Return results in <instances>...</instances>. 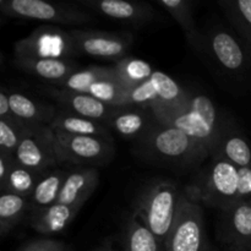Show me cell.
<instances>
[{
  "mask_svg": "<svg viewBox=\"0 0 251 251\" xmlns=\"http://www.w3.org/2000/svg\"><path fill=\"white\" fill-rule=\"evenodd\" d=\"M153 113L159 124L184 131L207 150L211 157L215 154L227 127L215 103L205 95L190 93L181 104Z\"/></svg>",
  "mask_w": 251,
  "mask_h": 251,
  "instance_id": "6da1fadb",
  "label": "cell"
},
{
  "mask_svg": "<svg viewBox=\"0 0 251 251\" xmlns=\"http://www.w3.org/2000/svg\"><path fill=\"white\" fill-rule=\"evenodd\" d=\"M188 191L200 203L226 210L251 199V168H238L221 157H212L200 181Z\"/></svg>",
  "mask_w": 251,
  "mask_h": 251,
  "instance_id": "7a4b0ae2",
  "label": "cell"
},
{
  "mask_svg": "<svg viewBox=\"0 0 251 251\" xmlns=\"http://www.w3.org/2000/svg\"><path fill=\"white\" fill-rule=\"evenodd\" d=\"M137 147L146 158L176 167L199 164L210 156L207 150L184 131L159 123L139 140Z\"/></svg>",
  "mask_w": 251,
  "mask_h": 251,
  "instance_id": "3957f363",
  "label": "cell"
},
{
  "mask_svg": "<svg viewBox=\"0 0 251 251\" xmlns=\"http://www.w3.org/2000/svg\"><path fill=\"white\" fill-rule=\"evenodd\" d=\"M183 193L176 184L156 180L140 193L132 212L153 233L159 244L166 245L178 216Z\"/></svg>",
  "mask_w": 251,
  "mask_h": 251,
  "instance_id": "277c9868",
  "label": "cell"
},
{
  "mask_svg": "<svg viewBox=\"0 0 251 251\" xmlns=\"http://www.w3.org/2000/svg\"><path fill=\"white\" fill-rule=\"evenodd\" d=\"M54 150L58 164L69 163L82 168H96L108 163L114 156L112 139L55 132Z\"/></svg>",
  "mask_w": 251,
  "mask_h": 251,
  "instance_id": "5b68a950",
  "label": "cell"
},
{
  "mask_svg": "<svg viewBox=\"0 0 251 251\" xmlns=\"http://www.w3.org/2000/svg\"><path fill=\"white\" fill-rule=\"evenodd\" d=\"M167 251H210L201 203L188 190L183 193Z\"/></svg>",
  "mask_w": 251,
  "mask_h": 251,
  "instance_id": "8992f818",
  "label": "cell"
},
{
  "mask_svg": "<svg viewBox=\"0 0 251 251\" xmlns=\"http://www.w3.org/2000/svg\"><path fill=\"white\" fill-rule=\"evenodd\" d=\"M2 15L21 20L53 22L61 25H81L93 16L69 4H54L43 0H0Z\"/></svg>",
  "mask_w": 251,
  "mask_h": 251,
  "instance_id": "52a82bcc",
  "label": "cell"
},
{
  "mask_svg": "<svg viewBox=\"0 0 251 251\" xmlns=\"http://www.w3.org/2000/svg\"><path fill=\"white\" fill-rule=\"evenodd\" d=\"M189 96L190 93L174 78L162 71H154L144 83L126 90L123 105H140L156 112L181 104Z\"/></svg>",
  "mask_w": 251,
  "mask_h": 251,
  "instance_id": "ba28073f",
  "label": "cell"
},
{
  "mask_svg": "<svg viewBox=\"0 0 251 251\" xmlns=\"http://www.w3.org/2000/svg\"><path fill=\"white\" fill-rule=\"evenodd\" d=\"M77 55L70 31L55 26H42L15 44V58L64 59Z\"/></svg>",
  "mask_w": 251,
  "mask_h": 251,
  "instance_id": "9c48e42d",
  "label": "cell"
},
{
  "mask_svg": "<svg viewBox=\"0 0 251 251\" xmlns=\"http://www.w3.org/2000/svg\"><path fill=\"white\" fill-rule=\"evenodd\" d=\"M54 137L55 132L49 125H31L16 150V163L37 173H47L58 166Z\"/></svg>",
  "mask_w": 251,
  "mask_h": 251,
  "instance_id": "30bf717a",
  "label": "cell"
},
{
  "mask_svg": "<svg viewBox=\"0 0 251 251\" xmlns=\"http://www.w3.org/2000/svg\"><path fill=\"white\" fill-rule=\"evenodd\" d=\"M70 34L77 54L104 60L119 61L127 56L132 44V36L130 33L70 29Z\"/></svg>",
  "mask_w": 251,
  "mask_h": 251,
  "instance_id": "8fae6325",
  "label": "cell"
},
{
  "mask_svg": "<svg viewBox=\"0 0 251 251\" xmlns=\"http://www.w3.org/2000/svg\"><path fill=\"white\" fill-rule=\"evenodd\" d=\"M218 237L227 247L251 251V199L221 211Z\"/></svg>",
  "mask_w": 251,
  "mask_h": 251,
  "instance_id": "7c38bea8",
  "label": "cell"
},
{
  "mask_svg": "<svg viewBox=\"0 0 251 251\" xmlns=\"http://www.w3.org/2000/svg\"><path fill=\"white\" fill-rule=\"evenodd\" d=\"M153 110L140 105H118L110 115L108 126L125 139H140L157 124Z\"/></svg>",
  "mask_w": 251,
  "mask_h": 251,
  "instance_id": "4fadbf2b",
  "label": "cell"
},
{
  "mask_svg": "<svg viewBox=\"0 0 251 251\" xmlns=\"http://www.w3.org/2000/svg\"><path fill=\"white\" fill-rule=\"evenodd\" d=\"M50 95L61 105V109L87 119L96 120L102 124H108L110 115L115 109L114 105L107 104L88 93L60 88L50 91Z\"/></svg>",
  "mask_w": 251,
  "mask_h": 251,
  "instance_id": "5bb4252c",
  "label": "cell"
},
{
  "mask_svg": "<svg viewBox=\"0 0 251 251\" xmlns=\"http://www.w3.org/2000/svg\"><path fill=\"white\" fill-rule=\"evenodd\" d=\"M81 2L102 16L136 26L146 24L154 17V10L146 2L126 0H83Z\"/></svg>",
  "mask_w": 251,
  "mask_h": 251,
  "instance_id": "9a60e30c",
  "label": "cell"
},
{
  "mask_svg": "<svg viewBox=\"0 0 251 251\" xmlns=\"http://www.w3.org/2000/svg\"><path fill=\"white\" fill-rule=\"evenodd\" d=\"M100 183L97 168H80L70 171L56 202L81 210Z\"/></svg>",
  "mask_w": 251,
  "mask_h": 251,
  "instance_id": "2e32d148",
  "label": "cell"
},
{
  "mask_svg": "<svg viewBox=\"0 0 251 251\" xmlns=\"http://www.w3.org/2000/svg\"><path fill=\"white\" fill-rule=\"evenodd\" d=\"M15 64L20 70L59 86L77 70L74 61L64 59L15 58Z\"/></svg>",
  "mask_w": 251,
  "mask_h": 251,
  "instance_id": "e0dca14e",
  "label": "cell"
},
{
  "mask_svg": "<svg viewBox=\"0 0 251 251\" xmlns=\"http://www.w3.org/2000/svg\"><path fill=\"white\" fill-rule=\"evenodd\" d=\"M70 171L66 169H53L44 174L29 196V217L47 210L58 201L65 179Z\"/></svg>",
  "mask_w": 251,
  "mask_h": 251,
  "instance_id": "ac0fdd59",
  "label": "cell"
},
{
  "mask_svg": "<svg viewBox=\"0 0 251 251\" xmlns=\"http://www.w3.org/2000/svg\"><path fill=\"white\" fill-rule=\"evenodd\" d=\"M208 42L211 53L221 66L233 73L243 70L247 63V56L244 49L234 36L227 31H215Z\"/></svg>",
  "mask_w": 251,
  "mask_h": 251,
  "instance_id": "d6986e66",
  "label": "cell"
},
{
  "mask_svg": "<svg viewBox=\"0 0 251 251\" xmlns=\"http://www.w3.org/2000/svg\"><path fill=\"white\" fill-rule=\"evenodd\" d=\"M9 102L12 115L28 125H49L58 113L53 105L38 103L22 93L9 92Z\"/></svg>",
  "mask_w": 251,
  "mask_h": 251,
  "instance_id": "ffe728a7",
  "label": "cell"
},
{
  "mask_svg": "<svg viewBox=\"0 0 251 251\" xmlns=\"http://www.w3.org/2000/svg\"><path fill=\"white\" fill-rule=\"evenodd\" d=\"M80 211L78 208L56 202L47 210L29 217V226L39 234H58L68 228Z\"/></svg>",
  "mask_w": 251,
  "mask_h": 251,
  "instance_id": "44dd1931",
  "label": "cell"
},
{
  "mask_svg": "<svg viewBox=\"0 0 251 251\" xmlns=\"http://www.w3.org/2000/svg\"><path fill=\"white\" fill-rule=\"evenodd\" d=\"M54 132H65L70 135H86V136H100L112 139L109 129L96 120L80 117L64 109H58L55 118L49 124Z\"/></svg>",
  "mask_w": 251,
  "mask_h": 251,
  "instance_id": "7402d4cb",
  "label": "cell"
},
{
  "mask_svg": "<svg viewBox=\"0 0 251 251\" xmlns=\"http://www.w3.org/2000/svg\"><path fill=\"white\" fill-rule=\"evenodd\" d=\"M212 157H221L238 168H251V146L247 137L233 127H226Z\"/></svg>",
  "mask_w": 251,
  "mask_h": 251,
  "instance_id": "603a6c76",
  "label": "cell"
},
{
  "mask_svg": "<svg viewBox=\"0 0 251 251\" xmlns=\"http://www.w3.org/2000/svg\"><path fill=\"white\" fill-rule=\"evenodd\" d=\"M162 247L153 233L134 212L127 216L123 233L124 251H161Z\"/></svg>",
  "mask_w": 251,
  "mask_h": 251,
  "instance_id": "cb8c5ba5",
  "label": "cell"
},
{
  "mask_svg": "<svg viewBox=\"0 0 251 251\" xmlns=\"http://www.w3.org/2000/svg\"><path fill=\"white\" fill-rule=\"evenodd\" d=\"M158 4L173 17L183 29L188 43L195 50H201L203 47V37L198 31L193 17L191 2L188 0H159Z\"/></svg>",
  "mask_w": 251,
  "mask_h": 251,
  "instance_id": "d4e9b609",
  "label": "cell"
},
{
  "mask_svg": "<svg viewBox=\"0 0 251 251\" xmlns=\"http://www.w3.org/2000/svg\"><path fill=\"white\" fill-rule=\"evenodd\" d=\"M29 199L12 193L0 194V235L6 237L28 212Z\"/></svg>",
  "mask_w": 251,
  "mask_h": 251,
  "instance_id": "484cf974",
  "label": "cell"
},
{
  "mask_svg": "<svg viewBox=\"0 0 251 251\" xmlns=\"http://www.w3.org/2000/svg\"><path fill=\"white\" fill-rule=\"evenodd\" d=\"M113 68H114L119 82L126 90L144 83L154 73L152 66L146 60L134 58V56H125L120 59Z\"/></svg>",
  "mask_w": 251,
  "mask_h": 251,
  "instance_id": "4316f807",
  "label": "cell"
},
{
  "mask_svg": "<svg viewBox=\"0 0 251 251\" xmlns=\"http://www.w3.org/2000/svg\"><path fill=\"white\" fill-rule=\"evenodd\" d=\"M117 77V74L113 66H88V68L76 70L75 73L71 74L63 85L60 86L64 90L75 91V92H87L88 88L96 82L104 78H114ZM118 78V77H117Z\"/></svg>",
  "mask_w": 251,
  "mask_h": 251,
  "instance_id": "83f0119b",
  "label": "cell"
},
{
  "mask_svg": "<svg viewBox=\"0 0 251 251\" xmlns=\"http://www.w3.org/2000/svg\"><path fill=\"white\" fill-rule=\"evenodd\" d=\"M44 174L46 173H37L16 163L10 172L6 180L0 184V191L17 194V195L29 199Z\"/></svg>",
  "mask_w": 251,
  "mask_h": 251,
  "instance_id": "f1b7e54d",
  "label": "cell"
},
{
  "mask_svg": "<svg viewBox=\"0 0 251 251\" xmlns=\"http://www.w3.org/2000/svg\"><path fill=\"white\" fill-rule=\"evenodd\" d=\"M31 125L20 122L14 115L0 118V152L15 156L26 130Z\"/></svg>",
  "mask_w": 251,
  "mask_h": 251,
  "instance_id": "f546056e",
  "label": "cell"
},
{
  "mask_svg": "<svg viewBox=\"0 0 251 251\" xmlns=\"http://www.w3.org/2000/svg\"><path fill=\"white\" fill-rule=\"evenodd\" d=\"M218 4L238 32L247 39L251 33V0H221Z\"/></svg>",
  "mask_w": 251,
  "mask_h": 251,
  "instance_id": "4dcf8cb0",
  "label": "cell"
},
{
  "mask_svg": "<svg viewBox=\"0 0 251 251\" xmlns=\"http://www.w3.org/2000/svg\"><path fill=\"white\" fill-rule=\"evenodd\" d=\"M125 92H126V88L119 82L117 77H114L98 81L95 85L91 86L86 93L107 104L118 107V105H123Z\"/></svg>",
  "mask_w": 251,
  "mask_h": 251,
  "instance_id": "1f68e13d",
  "label": "cell"
},
{
  "mask_svg": "<svg viewBox=\"0 0 251 251\" xmlns=\"http://www.w3.org/2000/svg\"><path fill=\"white\" fill-rule=\"evenodd\" d=\"M16 251H71L64 243L53 239H37L26 243Z\"/></svg>",
  "mask_w": 251,
  "mask_h": 251,
  "instance_id": "d6a6232c",
  "label": "cell"
},
{
  "mask_svg": "<svg viewBox=\"0 0 251 251\" xmlns=\"http://www.w3.org/2000/svg\"><path fill=\"white\" fill-rule=\"evenodd\" d=\"M15 164H16L15 156L5 153V152H0V184L6 180Z\"/></svg>",
  "mask_w": 251,
  "mask_h": 251,
  "instance_id": "836d02e7",
  "label": "cell"
},
{
  "mask_svg": "<svg viewBox=\"0 0 251 251\" xmlns=\"http://www.w3.org/2000/svg\"><path fill=\"white\" fill-rule=\"evenodd\" d=\"M11 108L9 102V92L5 88L0 91V118L11 117Z\"/></svg>",
  "mask_w": 251,
  "mask_h": 251,
  "instance_id": "e575fe53",
  "label": "cell"
},
{
  "mask_svg": "<svg viewBox=\"0 0 251 251\" xmlns=\"http://www.w3.org/2000/svg\"><path fill=\"white\" fill-rule=\"evenodd\" d=\"M93 251H115V250L113 249L112 244L108 242V243H104V244H102L100 248H97V249L93 250Z\"/></svg>",
  "mask_w": 251,
  "mask_h": 251,
  "instance_id": "d590c367",
  "label": "cell"
},
{
  "mask_svg": "<svg viewBox=\"0 0 251 251\" xmlns=\"http://www.w3.org/2000/svg\"><path fill=\"white\" fill-rule=\"evenodd\" d=\"M226 251H245V250L240 249V248H238V247H227Z\"/></svg>",
  "mask_w": 251,
  "mask_h": 251,
  "instance_id": "8d00e7d4",
  "label": "cell"
},
{
  "mask_svg": "<svg viewBox=\"0 0 251 251\" xmlns=\"http://www.w3.org/2000/svg\"><path fill=\"white\" fill-rule=\"evenodd\" d=\"M247 41L248 42H249V43H250V46H251V33L249 34V36H248V38H247Z\"/></svg>",
  "mask_w": 251,
  "mask_h": 251,
  "instance_id": "74e56055",
  "label": "cell"
},
{
  "mask_svg": "<svg viewBox=\"0 0 251 251\" xmlns=\"http://www.w3.org/2000/svg\"><path fill=\"white\" fill-rule=\"evenodd\" d=\"M161 251H167V248H166V245H163V247H162Z\"/></svg>",
  "mask_w": 251,
  "mask_h": 251,
  "instance_id": "f35d334b",
  "label": "cell"
}]
</instances>
